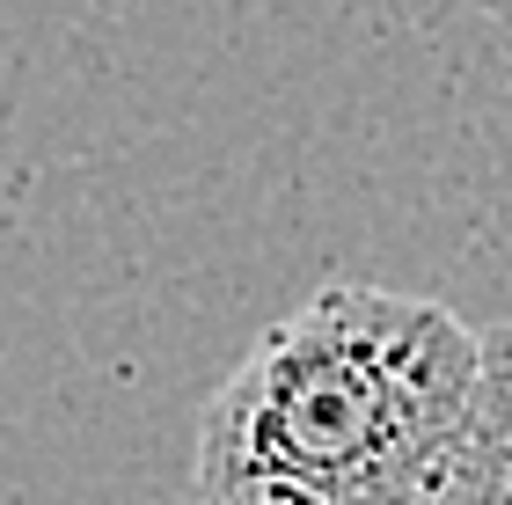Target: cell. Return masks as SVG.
I'll list each match as a JSON object with an SVG mask.
<instances>
[{"label": "cell", "instance_id": "obj_2", "mask_svg": "<svg viewBox=\"0 0 512 505\" xmlns=\"http://www.w3.org/2000/svg\"><path fill=\"white\" fill-rule=\"evenodd\" d=\"M432 505H512V315L483 330V374L469 396V425L447 454Z\"/></svg>", "mask_w": 512, "mask_h": 505}, {"label": "cell", "instance_id": "obj_3", "mask_svg": "<svg viewBox=\"0 0 512 505\" xmlns=\"http://www.w3.org/2000/svg\"><path fill=\"white\" fill-rule=\"evenodd\" d=\"M469 8H476V15H491V22H505V30H512V0H469Z\"/></svg>", "mask_w": 512, "mask_h": 505}, {"label": "cell", "instance_id": "obj_1", "mask_svg": "<svg viewBox=\"0 0 512 505\" xmlns=\"http://www.w3.org/2000/svg\"><path fill=\"white\" fill-rule=\"evenodd\" d=\"M483 330L432 293L322 286L198 418V505H432L469 425Z\"/></svg>", "mask_w": 512, "mask_h": 505}]
</instances>
